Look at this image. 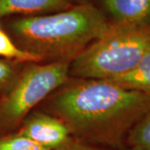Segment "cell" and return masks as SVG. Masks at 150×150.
I'll list each match as a JSON object with an SVG mask.
<instances>
[{"instance_id":"6da1fadb","label":"cell","mask_w":150,"mask_h":150,"mask_svg":"<svg viewBox=\"0 0 150 150\" xmlns=\"http://www.w3.org/2000/svg\"><path fill=\"white\" fill-rule=\"evenodd\" d=\"M39 106L64 123L75 139L122 149L130 130L150 109V95L108 81L69 77Z\"/></svg>"},{"instance_id":"7a4b0ae2","label":"cell","mask_w":150,"mask_h":150,"mask_svg":"<svg viewBox=\"0 0 150 150\" xmlns=\"http://www.w3.org/2000/svg\"><path fill=\"white\" fill-rule=\"evenodd\" d=\"M109 25L102 11L90 3L48 14L11 18L4 22V30L42 64H71Z\"/></svg>"},{"instance_id":"3957f363","label":"cell","mask_w":150,"mask_h":150,"mask_svg":"<svg viewBox=\"0 0 150 150\" xmlns=\"http://www.w3.org/2000/svg\"><path fill=\"white\" fill-rule=\"evenodd\" d=\"M150 48V24L113 23L70 64V78L109 80L133 69Z\"/></svg>"},{"instance_id":"277c9868","label":"cell","mask_w":150,"mask_h":150,"mask_svg":"<svg viewBox=\"0 0 150 150\" xmlns=\"http://www.w3.org/2000/svg\"><path fill=\"white\" fill-rule=\"evenodd\" d=\"M69 63L24 64L13 88L0 97V135L17 132L27 116L69 79Z\"/></svg>"},{"instance_id":"5b68a950","label":"cell","mask_w":150,"mask_h":150,"mask_svg":"<svg viewBox=\"0 0 150 150\" xmlns=\"http://www.w3.org/2000/svg\"><path fill=\"white\" fill-rule=\"evenodd\" d=\"M17 132L49 150L56 149L71 137L60 119L41 109L30 112Z\"/></svg>"},{"instance_id":"8992f818","label":"cell","mask_w":150,"mask_h":150,"mask_svg":"<svg viewBox=\"0 0 150 150\" xmlns=\"http://www.w3.org/2000/svg\"><path fill=\"white\" fill-rule=\"evenodd\" d=\"M113 23L139 27L150 24V0H103Z\"/></svg>"},{"instance_id":"52a82bcc","label":"cell","mask_w":150,"mask_h":150,"mask_svg":"<svg viewBox=\"0 0 150 150\" xmlns=\"http://www.w3.org/2000/svg\"><path fill=\"white\" fill-rule=\"evenodd\" d=\"M74 5L69 0H0V19L13 15L48 14L69 9Z\"/></svg>"},{"instance_id":"ba28073f","label":"cell","mask_w":150,"mask_h":150,"mask_svg":"<svg viewBox=\"0 0 150 150\" xmlns=\"http://www.w3.org/2000/svg\"><path fill=\"white\" fill-rule=\"evenodd\" d=\"M105 81L126 89L150 95V48L133 69L124 74Z\"/></svg>"},{"instance_id":"9c48e42d","label":"cell","mask_w":150,"mask_h":150,"mask_svg":"<svg viewBox=\"0 0 150 150\" xmlns=\"http://www.w3.org/2000/svg\"><path fill=\"white\" fill-rule=\"evenodd\" d=\"M0 57L19 64L41 63L38 57L18 48L3 28L0 29Z\"/></svg>"},{"instance_id":"30bf717a","label":"cell","mask_w":150,"mask_h":150,"mask_svg":"<svg viewBox=\"0 0 150 150\" xmlns=\"http://www.w3.org/2000/svg\"><path fill=\"white\" fill-rule=\"evenodd\" d=\"M126 145L137 150H150V109L130 130Z\"/></svg>"},{"instance_id":"8fae6325","label":"cell","mask_w":150,"mask_h":150,"mask_svg":"<svg viewBox=\"0 0 150 150\" xmlns=\"http://www.w3.org/2000/svg\"><path fill=\"white\" fill-rule=\"evenodd\" d=\"M23 64L0 59V97L6 95L15 85Z\"/></svg>"},{"instance_id":"7c38bea8","label":"cell","mask_w":150,"mask_h":150,"mask_svg":"<svg viewBox=\"0 0 150 150\" xmlns=\"http://www.w3.org/2000/svg\"><path fill=\"white\" fill-rule=\"evenodd\" d=\"M0 150H49L18 132L0 135Z\"/></svg>"},{"instance_id":"4fadbf2b","label":"cell","mask_w":150,"mask_h":150,"mask_svg":"<svg viewBox=\"0 0 150 150\" xmlns=\"http://www.w3.org/2000/svg\"><path fill=\"white\" fill-rule=\"evenodd\" d=\"M54 150H137L135 149L129 148V149H115L109 148H103L99 146L86 144L82 141L75 139L74 138L70 137L65 143H64L59 148Z\"/></svg>"},{"instance_id":"5bb4252c","label":"cell","mask_w":150,"mask_h":150,"mask_svg":"<svg viewBox=\"0 0 150 150\" xmlns=\"http://www.w3.org/2000/svg\"><path fill=\"white\" fill-rule=\"evenodd\" d=\"M74 4H90L91 0H69Z\"/></svg>"},{"instance_id":"9a60e30c","label":"cell","mask_w":150,"mask_h":150,"mask_svg":"<svg viewBox=\"0 0 150 150\" xmlns=\"http://www.w3.org/2000/svg\"><path fill=\"white\" fill-rule=\"evenodd\" d=\"M1 28H2V27H1V23H0V29H1Z\"/></svg>"}]
</instances>
